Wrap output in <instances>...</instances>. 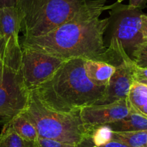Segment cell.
<instances>
[{"mask_svg":"<svg viewBox=\"0 0 147 147\" xmlns=\"http://www.w3.org/2000/svg\"><path fill=\"white\" fill-rule=\"evenodd\" d=\"M107 0H87L73 18L45 35L23 38L21 46L32 48L61 59L83 58L107 62L116 66L122 61L118 49L112 43L106 47L104 35L110 18L100 19L113 5Z\"/></svg>","mask_w":147,"mask_h":147,"instance_id":"obj_1","label":"cell"},{"mask_svg":"<svg viewBox=\"0 0 147 147\" xmlns=\"http://www.w3.org/2000/svg\"><path fill=\"white\" fill-rule=\"evenodd\" d=\"M85 61L83 58L66 59L49 80L32 92L43 105L58 112L77 113L97 104L106 87L96 85L87 77Z\"/></svg>","mask_w":147,"mask_h":147,"instance_id":"obj_2","label":"cell"},{"mask_svg":"<svg viewBox=\"0 0 147 147\" xmlns=\"http://www.w3.org/2000/svg\"><path fill=\"white\" fill-rule=\"evenodd\" d=\"M36 128L39 137L78 146L89 136L80 112L61 113L43 105L31 91L26 108L21 113Z\"/></svg>","mask_w":147,"mask_h":147,"instance_id":"obj_3","label":"cell"},{"mask_svg":"<svg viewBox=\"0 0 147 147\" xmlns=\"http://www.w3.org/2000/svg\"><path fill=\"white\" fill-rule=\"evenodd\" d=\"M87 0H20L23 38L45 35L73 18Z\"/></svg>","mask_w":147,"mask_h":147,"instance_id":"obj_4","label":"cell"},{"mask_svg":"<svg viewBox=\"0 0 147 147\" xmlns=\"http://www.w3.org/2000/svg\"><path fill=\"white\" fill-rule=\"evenodd\" d=\"M110 38H115L122 45L125 53L131 58L136 48L145 41L142 35L141 9L129 5L115 2L110 9Z\"/></svg>","mask_w":147,"mask_h":147,"instance_id":"obj_5","label":"cell"},{"mask_svg":"<svg viewBox=\"0 0 147 147\" xmlns=\"http://www.w3.org/2000/svg\"><path fill=\"white\" fill-rule=\"evenodd\" d=\"M30 94L20 70L5 65L0 81V117L3 119V123L23 112Z\"/></svg>","mask_w":147,"mask_h":147,"instance_id":"obj_6","label":"cell"},{"mask_svg":"<svg viewBox=\"0 0 147 147\" xmlns=\"http://www.w3.org/2000/svg\"><path fill=\"white\" fill-rule=\"evenodd\" d=\"M22 46L20 70L26 87L30 91L49 80L65 59L32 48Z\"/></svg>","mask_w":147,"mask_h":147,"instance_id":"obj_7","label":"cell"},{"mask_svg":"<svg viewBox=\"0 0 147 147\" xmlns=\"http://www.w3.org/2000/svg\"><path fill=\"white\" fill-rule=\"evenodd\" d=\"M113 42L122 58V61L115 66V71L106 87L105 94L97 105L108 104L124 99H128L133 82L135 81L133 70V60L125 53L122 45L115 38ZM97 105V104H95Z\"/></svg>","mask_w":147,"mask_h":147,"instance_id":"obj_8","label":"cell"},{"mask_svg":"<svg viewBox=\"0 0 147 147\" xmlns=\"http://www.w3.org/2000/svg\"><path fill=\"white\" fill-rule=\"evenodd\" d=\"M22 28V15L19 8L7 7L0 8V35L5 39L9 54L8 66L20 69L22 46L19 34Z\"/></svg>","mask_w":147,"mask_h":147,"instance_id":"obj_9","label":"cell"},{"mask_svg":"<svg viewBox=\"0 0 147 147\" xmlns=\"http://www.w3.org/2000/svg\"><path fill=\"white\" fill-rule=\"evenodd\" d=\"M130 111L128 99L118 100L108 104L92 105L80 111L84 125L92 128L116 122L127 116Z\"/></svg>","mask_w":147,"mask_h":147,"instance_id":"obj_10","label":"cell"},{"mask_svg":"<svg viewBox=\"0 0 147 147\" xmlns=\"http://www.w3.org/2000/svg\"><path fill=\"white\" fill-rule=\"evenodd\" d=\"M85 71L91 82L97 86L107 87L115 71V66L107 62L86 59Z\"/></svg>","mask_w":147,"mask_h":147,"instance_id":"obj_11","label":"cell"},{"mask_svg":"<svg viewBox=\"0 0 147 147\" xmlns=\"http://www.w3.org/2000/svg\"><path fill=\"white\" fill-rule=\"evenodd\" d=\"M106 125L113 131L117 132L144 131L147 130V118L138 114L130 107V111L127 116L120 121Z\"/></svg>","mask_w":147,"mask_h":147,"instance_id":"obj_12","label":"cell"},{"mask_svg":"<svg viewBox=\"0 0 147 147\" xmlns=\"http://www.w3.org/2000/svg\"><path fill=\"white\" fill-rule=\"evenodd\" d=\"M128 101L134 111L147 118V84L135 80L130 90Z\"/></svg>","mask_w":147,"mask_h":147,"instance_id":"obj_13","label":"cell"},{"mask_svg":"<svg viewBox=\"0 0 147 147\" xmlns=\"http://www.w3.org/2000/svg\"><path fill=\"white\" fill-rule=\"evenodd\" d=\"M6 123H9L14 131L26 141L35 142L39 138L38 131L33 124L22 113L16 115Z\"/></svg>","mask_w":147,"mask_h":147,"instance_id":"obj_14","label":"cell"},{"mask_svg":"<svg viewBox=\"0 0 147 147\" xmlns=\"http://www.w3.org/2000/svg\"><path fill=\"white\" fill-rule=\"evenodd\" d=\"M112 141L128 147H147V130L136 131H113Z\"/></svg>","mask_w":147,"mask_h":147,"instance_id":"obj_15","label":"cell"},{"mask_svg":"<svg viewBox=\"0 0 147 147\" xmlns=\"http://www.w3.org/2000/svg\"><path fill=\"white\" fill-rule=\"evenodd\" d=\"M0 147H36V145L35 142L23 139L9 123H5L0 134Z\"/></svg>","mask_w":147,"mask_h":147,"instance_id":"obj_16","label":"cell"},{"mask_svg":"<svg viewBox=\"0 0 147 147\" xmlns=\"http://www.w3.org/2000/svg\"><path fill=\"white\" fill-rule=\"evenodd\" d=\"M131 59L136 66L147 68V40L138 45L131 54Z\"/></svg>","mask_w":147,"mask_h":147,"instance_id":"obj_17","label":"cell"},{"mask_svg":"<svg viewBox=\"0 0 147 147\" xmlns=\"http://www.w3.org/2000/svg\"><path fill=\"white\" fill-rule=\"evenodd\" d=\"M35 145L36 147H78V146L77 145L66 144V143H62L60 141L41 138V137H39L35 141Z\"/></svg>","mask_w":147,"mask_h":147,"instance_id":"obj_18","label":"cell"},{"mask_svg":"<svg viewBox=\"0 0 147 147\" xmlns=\"http://www.w3.org/2000/svg\"><path fill=\"white\" fill-rule=\"evenodd\" d=\"M78 147H128L126 146L123 145V144H121L120 143L116 142V141H110V142L107 143L106 144L101 146H97L95 144H93L91 141V140L90 139L88 136L82 141L80 144H79Z\"/></svg>","mask_w":147,"mask_h":147,"instance_id":"obj_19","label":"cell"},{"mask_svg":"<svg viewBox=\"0 0 147 147\" xmlns=\"http://www.w3.org/2000/svg\"><path fill=\"white\" fill-rule=\"evenodd\" d=\"M133 70L136 81L147 82V68L139 67L133 62Z\"/></svg>","mask_w":147,"mask_h":147,"instance_id":"obj_20","label":"cell"},{"mask_svg":"<svg viewBox=\"0 0 147 147\" xmlns=\"http://www.w3.org/2000/svg\"><path fill=\"white\" fill-rule=\"evenodd\" d=\"M0 59L4 61L5 64L8 66L9 62V54H8L7 47L5 39L0 35Z\"/></svg>","mask_w":147,"mask_h":147,"instance_id":"obj_21","label":"cell"},{"mask_svg":"<svg viewBox=\"0 0 147 147\" xmlns=\"http://www.w3.org/2000/svg\"><path fill=\"white\" fill-rule=\"evenodd\" d=\"M147 0H129L128 5L132 7L137 8L142 10L146 7Z\"/></svg>","mask_w":147,"mask_h":147,"instance_id":"obj_22","label":"cell"},{"mask_svg":"<svg viewBox=\"0 0 147 147\" xmlns=\"http://www.w3.org/2000/svg\"><path fill=\"white\" fill-rule=\"evenodd\" d=\"M20 0H0V8L7 7H18Z\"/></svg>","mask_w":147,"mask_h":147,"instance_id":"obj_23","label":"cell"},{"mask_svg":"<svg viewBox=\"0 0 147 147\" xmlns=\"http://www.w3.org/2000/svg\"><path fill=\"white\" fill-rule=\"evenodd\" d=\"M142 35L144 38L147 40V15L144 14L142 18V26H141Z\"/></svg>","mask_w":147,"mask_h":147,"instance_id":"obj_24","label":"cell"},{"mask_svg":"<svg viewBox=\"0 0 147 147\" xmlns=\"http://www.w3.org/2000/svg\"><path fill=\"white\" fill-rule=\"evenodd\" d=\"M5 63L4 61H2V59H0V81H1V79H2V75H3L4 69H5Z\"/></svg>","mask_w":147,"mask_h":147,"instance_id":"obj_25","label":"cell"},{"mask_svg":"<svg viewBox=\"0 0 147 147\" xmlns=\"http://www.w3.org/2000/svg\"><path fill=\"white\" fill-rule=\"evenodd\" d=\"M123 1H124V0H117V2H118V3H121Z\"/></svg>","mask_w":147,"mask_h":147,"instance_id":"obj_26","label":"cell"},{"mask_svg":"<svg viewBox=\"0 0 147 147\" xmlns=\"http://www.w3.org/2000/svg\"><path fill=\"white\" fill-rule=\"evenodd\" d=\"M144 82V83H146V84H147V82L145 81V82Z\"/></svg>","mask_w":147,"mask_h":147,"instance_id":"obj_27","label":"cell"}]
</instances>
